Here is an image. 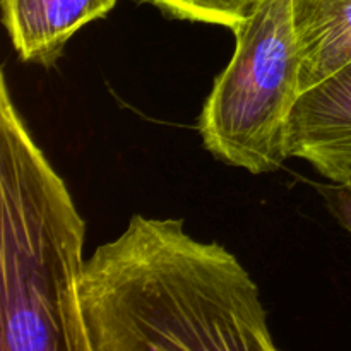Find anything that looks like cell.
Instances as JSON below:
<instances>
[{"instance_id":"1","label":"cell","mask_w":351,"mask_h":351,"mask_svg":"<svg viewBox=\"0 0 351 351\" xmlns=\"http://www.w3.org/2000/svg\"><path fill=\"white\" fill-rule=\"evenodd\" d=\"M89 351H273L257 285L232 252L182 219L134 215L82 267Z\"/></svg>"},{"instance_id":"4","label":"cell","mask_w":351,"mask_h":351,"mask_svg":"<svg viewBox=\"0 0 351 351\" xmlns=\"http://www.w3.org/2000/svg\"><path fill=\"white\" fill-rule=\"evenodd\" d=\"M287 154L329 182L351 180V62L298 96L288 117Z\"/></svg>"},{"instance_id":"6","label":"cell","mask_w":351,"mask_h":351,"mask_svg":"<svg viewBox=\"0 0 351 351\" xmlns=\"http://www.w3.org/2000/svg\"><path fill=\"white\" fill-rule=\"evenodd\" d=\"M302 93L351 62V0H290Z\"/></svg>"},{"instance_id":"2","label":"cell","mask_w":351,"mask_h":351,"mask_svg":"<svg viewBox=\"0 0 351 351\" xmlns=\"http://www.w3.org/2000/svg\"><path fill=\"white\" fill-rule=\"evenodd\" d=\"M0 351H89L79 305L86 223L0 79Z\"/></svg>"},{"instance_id":"5","label":"cell","mask_w":351,"mask_h":351,"mask_svg":"<svg viewBox=\"0 0 351 351\" xmlns=\"http://www.w3.org/2000/svg\"><path fill=\"white\" fill-rule=\"evenodd\" d=\"M117 0H2L3 24L21 60L53 67L67 41L105 17Z\"/></svg>"},{"instance_id":"8","label":"cell","mask_w":351,"mask_h":351,"mask_svg":"<svg viewBox=\"0 0 351 351\" xmlns=\"http://www.w3.org/2000/svg\"><path fill=\"white\" fill-rule=\"evenodd\" d=\"M321 192L326 199V206L336 221L351 233V180L322 185Z\"/></svg>"},{"instance_id":"7","label":"cell","mask_w":351,"mask_h":351,"mask_svg":"<svg viewBox=\"0 0 351 351\" xmlns=\"http://www.w3.org/2000/svg\"><path fill=\"white\" fill-rule=\"evenodd\" d=\"M173 19L228 27L235 33L252 14L257 0H141Z\"/></svg>"},{"instance_id":"3","label":"cell","mask_w":351,"mask_h":351,"mask_svg":"<svg viewBox=\"0 0 351 351\" xmlns=\"http://www.w3.org/2000/svg\"><path fill=\"white\" fill-rule=\"evenodd\" d=\"M233 34V57L215 79L197 129L223 163L271 173L288 160V117L302 95L290 0H257Z\"/></svg>"}]
</instances>
